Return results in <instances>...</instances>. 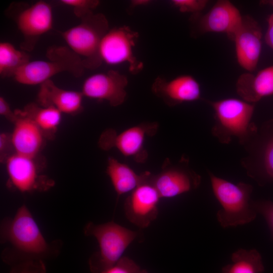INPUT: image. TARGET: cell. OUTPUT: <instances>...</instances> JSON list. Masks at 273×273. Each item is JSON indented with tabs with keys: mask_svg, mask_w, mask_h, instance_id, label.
<instances>
[{
	"mask_svg": "<svg viewBox=\"0 0 273 273\" xmlns=\"http://www.w3.org/2000/svg\"><path fill=\"white\" fill-rule=\"evenodd\" d=\"M10 268L9 273H47L44 261L42 260L25 262Z\"/></svg>",
	"mask_w": 273,
	"mask_h": 273,
	"instance_id": "4316f807",
	"label": "cell"
},
{
	"mask_svg": "<svg viewBox=\"0 0 273 273\" xmlns=\"http://www.w3.org/2000/svg\"><path fill=\"white\" fill-rule=\"evenodd\" d=\"M207 0H172V6L181 13H191L197 15L206 6Z\"/></svg>",
	"mask_w": 273,
	"mask_h": 273,
	"instance_id": "484cf974",
	"label": "cell"
},
{
	"mask_svg": "<svg viewBox=\"0 0 273 273\" xmlns=\"http://www.w3.org/2000/svg\"><path fill=\"white\" fill-rule=\"evenodd\" d=\"M30 61L29 55L17 49L9 42L0 43V75L2 78L13 76L16 71Z\"/></svg>",
	"mask_w": 273,
	"mask_h": 273,
	"instance_id": "603a6c76",
	"label": "cell"
},
{
	"mask_svg": "<svg viewBox=\"0 0 273 273\" xmlns=\"http://www.w3.org/2000/svg\"><path fill=\"white\" fill-rule=\"evenodd\" d=\"M60 3L72 7L75 15L80 19L93 13L100 3L97 0H61Z\"/></svg>",
	"mask_w": 273,
	"mask_h": 273,
	"instance_id": "cb8c5ba5",
	"label": "cell"
},
{
	"mask_svg": "<svg viewBox=\"0 0 273 273\" xmlns=\"http://www.w3.org/2000/svg\"><path fill=\"white\" fill-rule=\"evenodd\" d=\"M242 18L239 9L230 1L219 0L207 13L199 18L196 26L201 33H223L232 40Z\"/></svg>",
	"mask_w": 273,
	"mask_h": 273,
	"instance_id": "2e32d148",
	"label": "cell"
},
{
	"mask_svg": "<svg viewBox=\"0 0 273 273\" xmlns=\"http://www.w3.org/2000/svg\"><path fill=\"white\" fill-rule=\"evenodd\" d=\"M263 160L266 175L273 179V136L269 139L265 146Z\"/></svg>",
	"mask_w": 273,
	"mask_h": 273,
	"instance_id": "f1b7e54d",
	"label": "cell"
},
{
	"mask_svg": "<svg viewBox=\"0 0 273 273\" xmlns=\"http://www.w3.org/2000/svg\"><path fill=\"white\" fill-rule=\"evenodd\" d=\"M20 112L31 118L45 137L55 134L62 118V113L52 106L43 107L34 103L27 105Z\"/></svg>",
	"mask_w": 273,
	"mask_h": 273,
	"instance_id": "44dd1931",
	"label": "cell"
},
{
	"mask_svg": "<svg viewBox=\"0 0 273 273\" xmlns=\"http://www.w3.org/2000/svg\"><path fill=\"white\" fill-rule=\"evenodd\" d=\"M215 113L216 124L213 132L219 140L226 143L231 138H238L242 142L248 135L254 104L236 98H228L209 102Z\"/></svg>",
	"mask_w": 273,
	"mask_h": 273,
	"instance_id": "8992f818",
	"label": "cell"
},
{
	"mask_svg": "<svg viewBox=\"0 0 273 273\" xmlns=\"http://www.w3.org/2000/svg\"><path fill=\"white\" fill-rule=\"evenodd\" d=\"M262 257L256 249H240L231 256V262L222 268L221 273H263Z\"/></svg>",
	"mask_w": 273,
	"mask_h": 273,
	"instance_id": "7402d4cb",
	"label": "cell"
},
{
	"mask_svg": "<svg viewBox=\"0 0 273 273\" xmlns=\"http://www.w3.org/2000/svg\"><path fill=\"white\" fill-rule=\"evenodd\" d=\"M140 273H148L147 271L144 269H142Z\"/></svg>",
	"mask_w": 273,
	"mask_h": 273,
	"instance_id": "e575fe53",
	"label": "cell"
},
{
	"mask_svg": "<svg viewBox=\"0 0 273 273\" xmlns=\"http://www.w3.org/2000/svg\"><path fill=\"white\" fill-rule=\"evenodd\" d=\"M0 243L5 246L1 259L10 267L27 261L54 259L63 245L60 239H46L25 204L20 206L13 216L1 220Z\"/></svg>",
	"mask_w": 273,
	"mask_h": 273,
	"instance_id": "6da1fadb",
	"label": "cell"
},
{
	"mask_svg": "<svg viewBox=\"0 0 273 273\" xmlns=\"http://www.w3.org/2000/svg\"><path fill=\"white\" fill-rule=\"evenodd\" d=\"M139 33L127 26L109 29L100 44L99 55L102 62L110 65H128L131 73H139L143 64L135 56L134 48Z\"/></svg>",
	"mask_w": 273,
	"mask_h": 273,
	"instance_id": "ba28073f",
	"label": "cell"
},
{
	"mask_svg": "<svg viewBox=\"0 0 273 273\" xmlns=\"http://www.w3.org/2000/svg\"><path fill=\"white\" fill-rule=\"evenodd\" d=\"M147 181L156 190L161 198H171L196 189L201 176L188 165L186 159L176 164L166 159L158 173H150Z\"/></svg>",
	"mask_w": 273,
	"mask_h": 273,
	"instance_id": "9c48e42d",
	"label": "cell"
},
{
	"mask_svg": "<svg viewBox=\"0 0 273 273\" xmlns=\"http://www.w3.org/2000/svg\"><path fill=\"white\" fill-rule=\"evenodd\" d=\"M267 29L265 34L266 43L273 50V13L267 18Z\"/></svg>",
	"mask_w": 273,
	"mask_h": 273,
	"instance_id": "1f68e13d",
	"label": "cell"
},
{
	"mask_svg": "<svg viewBox=\"0 0 273 273\" xmlns=\"http://www.w3.org/2000/svg\"><path fill=\"white\" fill-rule=\"evenodd\" d=\"M10 145H12L10 135L1 133L0 134V155L1 160L2 162L6 161L7 159L6 152L8 151Z\"/></svg>",
	"mask_w": 273,
	"mask_h": 273,
	"instance_id": "4dcf8cb0",
	"label": "cell"
},
{
	"mask_svg": "<svg viewBox=\"0 0 273 273\" xmlns=\"http://www.w3.org/2000/svg\"><path fill=\"white\" fill-rule=\"evenodd\" d=\"M46 56L48 60L29 61L21 66L13 76L15 80L25 85H40L63 72H68L76 77L82 75L85 68L82 60L70 49L50 47Z\"/></svg>",
	"mask_w": 273,
	"mask_h": 273,
	"instance_id": "277c9868",
	"label": "cell"
},
{
	"mask_svg": "<svg viewBox=\"0 0 273 273\" xmlns=\"http://www.w3.org/2000/svg\"><path fill=\"white\" fill-rule=\"evenodd\" d=\"M150 3L149 0H132L130 2L129 9L131 10L139 7L147 6Z\"/></svg>",
	"mask_w": 273,
	"mask_h": 273,
	"instance_id": "d6a6232c",
	"label": "cell"
},
{
	"mask_svg": "<svg viewBox=\"0 0 273 273\" xmlns=\"http://www.w3.org/2000/svg\"><path fill=\"white\" fill-rule=\"evenodd\" d=\"M106 172L118 197L131 192L146 182L150 173L147 171L138 174L129 166L113 157L108 159Z\"/></svg>",
	"mask_w": 273,
	"mask_h": 273,
	"instance_id": "ffe728a7",
	"label": "cell"
},
{
	"mask_svg": "<svg viewBox=\"0 0 273 273\" xmlns=\"http://www.w3.org/2000/svg\"><path fill=\"white\" fill-rule=\"evenodd\" d=\"M158 128L156 122L144 123L129 127L119 133L113 129L104 131L99 141L101 148H115L125 157H131L138 163H144L148 153L144 144L147 136L155 135Z\"/></svg>",
	"mask_w": 273,
	"mask_h": 273,
	"instance_id": "30bf717a",
	"label": "cell"
},
{
	"mask_svg": "<svg viewBox=\"0 0 273 273\" xmlns=\"http://www.w3.org/2000/svg\"><path fill=\"white\" fill-rule=\"evenodd\" d=\"M23 37L21 49L32 51L41 36L52 29L53 16L52 6L39 1L32 5L13 3L8 10Z\"/></svg>",
	"mask_w": 273,
	"mask_h": 273,
	"instance_id": "52a82bcc",
	"label": "cell"
},
{
	"mask_svg": "<svg viewBox=\"0 0 273 273\" xmlns=\"http://www.w3.org/2000/svg\"><path fill=\"white\" fill-rule=\"evenodd\" d=\"M236 90L245 101L254 104L262 98L273 95V65L255 74H241L236 82Z\"/></svg>",
	"mask_w": 273,
	"mask_h": 273,
	"instance_id": "d6986e66",
	"label": "cell"
},
{
	"mask_svg": "<svg viewBox=\"0 0 273 273\" xmlns=\"http://www.w3.org/2000/svg\"><path fill=\"white\" fill-rule=\"evenodd\" d=\"M127 77L119 72L110 70L91 75L84 81L81 92L84 97L106 101L113 107L120 106L127 96Z\"/></svg>",
	"mask_w": 273,
	"mask_h": 273,
	"instance_id": "7c38bea8",
	"label": "cell"
},
{
	"mask_svg": "<svg viewBox=\"0 0 273 273\" xmlns=\"http://www.w3.org/2000/svg\"><path fill=\"white\" fill-rule=\"evenodd\" d=\"M252 203L257 213L261 214L265 218L273 239V202L261 201Z\"/></svg>",
	"mask_w": 273,
	"mask_h": 273,
	"instance_id": "83f0119b",
	"label": "cell"
},
{
	"mask_svg": "<svg viewBox=\"0 0 273 273\" xmlns=\"http://www.w3.org/2000/svg\"><path fill=\"white\" fill-rule=\"evenodd\" d=\"M160 199L156 190L147 181L140 185L125 200L126 218L139 228H148L158 216Z\"/></svg>",
	"mask_w": 273,
	"mask_h": 273,
	"instance_id": "4fadbf2b",
	"label": "cell"
},
{
	"mask_svg": "<svg viewBox=\"0 0 273 273\" xmlns=\"http://www.w3.org/2000/svg\"><path fill=\"white\" fill-rule=\"evenodd\" d=\"M0 115L12 122L17 117L15 111L11 110L9 103L2 96L0 97Z\"/></svg>",
	"mask_w": 273,
	"mask_h": 273,
	"instance_id": "f546056e",
	"label": "cell"
},
{
	"mask_svg": "<svg viewBox=\"0 0 273 273\" xmlns=\"http://www.w3.org/2000/svg\"><path fill=\"white\" fill-rule=\"evenodd\" d=\"M260 3L264 5H267L273 7V0L261 1Z\"/></svg>",
	"mask_w": 273,
	"mask_h": 273,
	"instance_id": "836d02e7",
	"label": "cell"
},
{
	"mask_svg": "<svg viewBox=\"0 0 273 273\" xmlns=\"http://www.w3.org/2000/svg\"><path fill=\"white\" fill-rule=\"evenodd\" d=\"M35 158L14 153L6 159L8 186L22 193L44 192L54 185L53 180L41 175Z\"/></svg>",
	"mask_w": 273,
	"mask_h": 273,
	"instance_id": "8fae6325",
	"label": "cell"
},
{
	"mask_svg": "<svg viewBox=\"0 0 273 273\" xmlns=\"http://www.w3.org/2000/svg\"><path fill=\"white\" fill-rule=\"evenodd\" d=\"M17 117L10 134L14 153L35 158L42 148L45 136L34 121L15 111Z\"/></svg>",
	"mask_w": 273,
	"mask_h": 273,
	"instance_id": "e0dca14e",
	"label": "cell"
},
{
	"mask_svg": "<svg viewBox=\"0 0 273 273\" xmlns=\"http://www.w3.org/2000/svg\"><path fill=\"white\" fill-rule=\"evenodd\" d=\"M79 24L61 34L71 50L82 60L85 68L94 69L102 63L99 55L102 39L108 31L109 23L102 13H90Z\"/></svg>",
	"mask_w": 273,
	"mask_h": 273,
	"instance_id": "5b68a950",
	"label": "cell"
},
{
	"mask_svg": "<svg viewBox=\"0 0 273 273\" xmlns=\"http://www.w3.org/2000/svg\"><path fill=\"white\" fill-rule=\"evenodd\" d=\"M83 233L86 237L95 238L99 244L98 251L88 261L92 273H100L115 264L138 236L137 232L113 221L101 224L88 222Z\"/></svg>",
	"mask_w": 273,
	"mask_h": 273,
	"instance_id": "7a4b0ae2",
	"label": "cell"
},
{
	"mask_svg": "<svg viewBox=\"0 0 273 273\" xmlns=\"http://www.w3.org/2000/svg\"><path fill=\"white\" fill-rule=\"evenodd\" d=\"M261 29L258 23L249 15L243 16L241 24L232 40L235 42L238 64L248 72L257 68L261 51Z\"/></svg>",
	"mask_w": 273,
	"mask_h": 273,
	"instance_id": "5bb4252c",
	"label": "cell"
},
{
	"mask_svg": "<svg viewBox=\"0 0 273 273\" xmlns=\"http://www.w3.org/2000/svg\"><path fill=\"white\" fill-rule=\"evenodd\" d=\"M151 88L156 96L170 107L195 101L201 97L199 82L189 74L180 75L170 80L158 76L154 80Z\"/></svg>",
	"mask_w": 273,
	"mask_h": 273,
	"instance_id": "9a60e30c",
	"label": "cell"
},
{
	"mask_svg": "<svg viewBox=\"0 0 273 273\" xmlns=\"http://www.w3.org/2000/svg\"><path fill=\"white\" fill-rule=\"evenodd\" d=\"M142 270L133 260L122 256L115 264L100 273H140Z\"/></svg>",
	"mask_w": 273,
	"mask_h": 273,
	"instance_id": "d4e9b609",
	"label": "cell"
},
{
	"mask_svg": "<svg viewBox=\"0 0 273 273\" xmlns=\"http://www.w3.org/2000/svg\"><path fill=\"white\" fill-rule=\"evenodd\" d=\"M83 97L81 92L62 89L49 79L39 85L37 101L41 106H52L62 113L74 115L82 109Z\"/></svg>",
	"mask_w": 273,
	"mask_h": 273,
	"instance_id": "ac0fdd59",
	"label": "cell"
},
{
	"mask_svg": "<svg viewBox=\"0 0 273 273\" xmlns=\"http://www.w3.org/2000/svg\"><path fill=\"white\" fill-rule=\"evenodd\" d=\"M209 176L213 194L221 206L216 217L222 227L237 226L255 219L257 212L250 202L251 185L234 184L211 173Z\"/></svg>",
	"mask_w": 273,
	"mask_h": 273,
	"instance_id": "3957f363",
	"label": "cell"
}]
</instances>
